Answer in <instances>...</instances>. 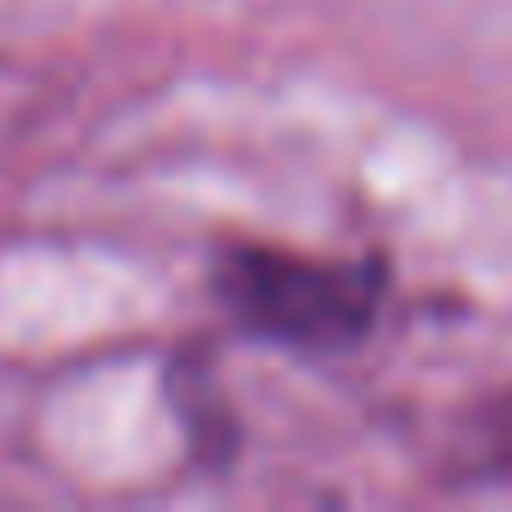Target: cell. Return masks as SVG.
<instances>
[{"label": "cell", "instance_id": "1", "mask_svg": "<svg viewBox=\"0 0 512 512\" xmlns=\"http://www.w3.org/2000/svg\"><path fill=\"white\" fill-rule=\"evenodd\" d=\"M235 302L241 314H253L260 326H278L284 338H338L344 326L362 320V296L350 278L320 272V266H241L235 278Z\"/></svg>", "mask_w": 512, "mask_h": 512}]
</instances>
